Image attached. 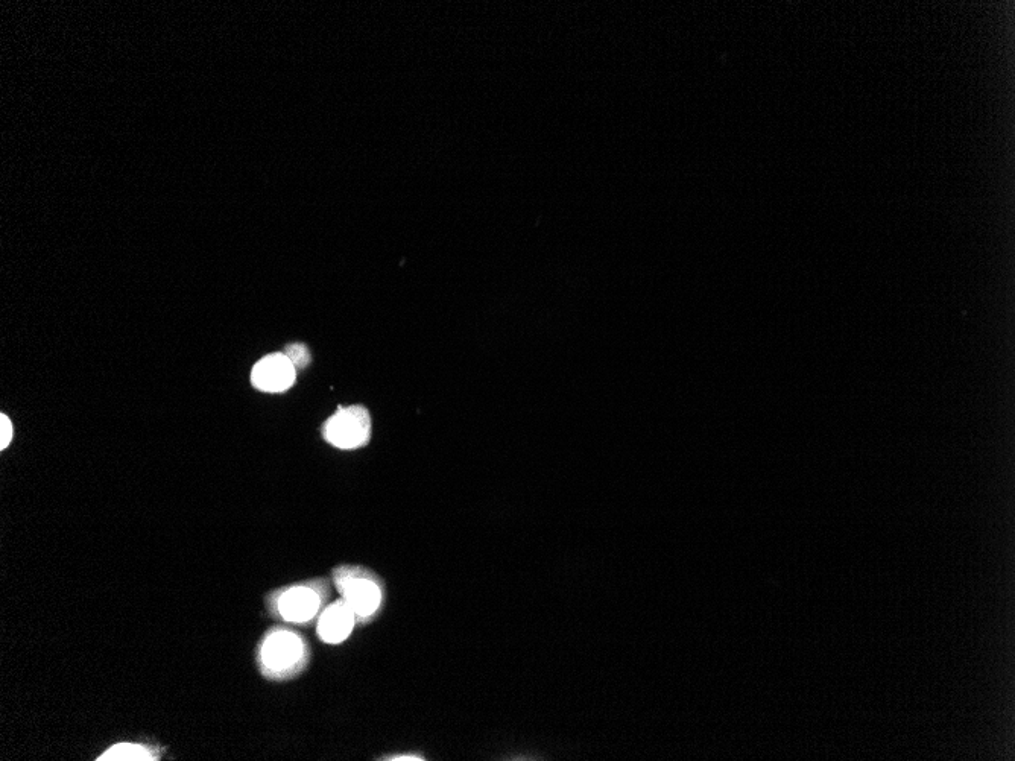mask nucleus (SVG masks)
<instances>
[{
  "mask_svg": "<svg viewBox=\"0 0 1015 761\" xmlns=\"http://www.w3.org/2000/svg\"><path fill=\"white\" fill-rule=\"evenodd\" d=\"M286 356L291 360L295 370H304L312 362V354L304 344H291L286 347Z\"/></svg>",
  "mask_w": 1015,
  "mask_h": 761,
  "instance_id": "8",
  "label": "nucleus"
},
{
  "mask_svg": "<svg viewBox=\"0 0 1015 761\" xmlns=\"http://www.w3.org/2000/svg\"><path fill=\"white\" fill-rule=\"evenodd\" d=\"M323 433L324 438L338 449H359L370 441V414L364 406L338 408L324 424Z\"/></svg>",
  "mask_w": 1015,
  "mask_h": 761,
  "instance_id": "1",
  "label": "nucleus"
},
{
  "mask_svg": "<svg viewBox=\"0 0 1015 761\" xmlns=\"http://www.w3.org/2000/svg\"><path fill=\"white\" fill-rule=\"evenodd\" d=\"M355 616L345 602H338L324 611L320 623H318V635L321 640L330 645H338L344 642L355 626Z\"/></svg>",
  "mask_w": 1015,
  "mask_h": 761,
  "instance_id": "6",
  "label": "nucleus"
},
{
  "mask_svg": "<svg viewBox=\"0 0 1015 761\" xmlns=\"http://www.w3.org/2000/svg\"><path fill=\"white\" fill-rule=\"evenodd\" d=\"M303 654L304 643L298 635L279 631L266 638L260 658L268 672L285 673L300 663Z\"/></svg>",
  "mask_w": 1015,
  "mask_h": 761,
  "instance_id": "3",
  "label": "nucleus"
},
{
  "mask_svg": "<svg viewBox=\"0 0 1015 761\" xmlns=\"http://www.w3.org/2000/svg\"><path fill=\"white\" fill-rule=\"evenodd\" d=\"M297 370L285 353L269 354L254 365L251 382L259 391L283 392L294 385Z\"/></svg>",
  "mask_w": 1015,
  "mask_h": 761,
  "instance_id": "4",
  "label": "nucleus"
},
{
  "mask_svg": "<svg viewBox=\"0 0 1015 761\" xmlns=\"http://www.w3.org/2000/svg\"><path fill=\"white\" fill-rule=\"evenodd\" d=\"M321 597L314 588L292 587L280 596V616L292 623L309 622L320 610Z\"/></svg>",
  "mask_w": 1015,
  "mask_h": 761,
  "instance_id": "5",
  "label": "nucleus"
},
{
  "mask_svg": "<svg viewBox=\"0 0 1015 761\" xmlns=\"http://www.w3.org/2000/svg\"><path fill=\"white\" fill-rule=\"evenodd\" d=\"M0 430V449L5 450L13 439V424L5 414L0 415Z\"/></svg>",
  "mask_w": 1015,
  "mask_h": 761,
  "instance_id": "9",
  "label": "nucleus"
},
{
  "mask_svg": "<svg viewBox=\"0 0 1015 761\" xmlns=\"http://www.w3.org/2000/svg\"><path fill=\"white\" fill-rule=\"evenodd\" d=\"M99 761H154L159 760V754H155L151 749L146 748L142 745H131V743H121V745H114L113 748L108 749L107 752L98 758Z\"/></svg>",
  "mask_w": 1015,
  "mask_h": 761,
  "instance_id": "7",
  "label": "nucleus"
},
{
  "mask_svg": "<svg viewBox=\"0 0 1015 761\" xmlns=\"http://www.w3.org/2000/svg\"><path fill=\"white\" fill-rule=\"evenodd\" d=\"M336 584L344 597L345 604L359 617H368L379 608L382 593L371 579L356 575L355 570L345 569L336 572Z\"/></svg>",
  "mask_w": 1015,
  "mask_h": 761,
  "instance_id": "2",
  "label": "nucleus"
}]
</instances>
